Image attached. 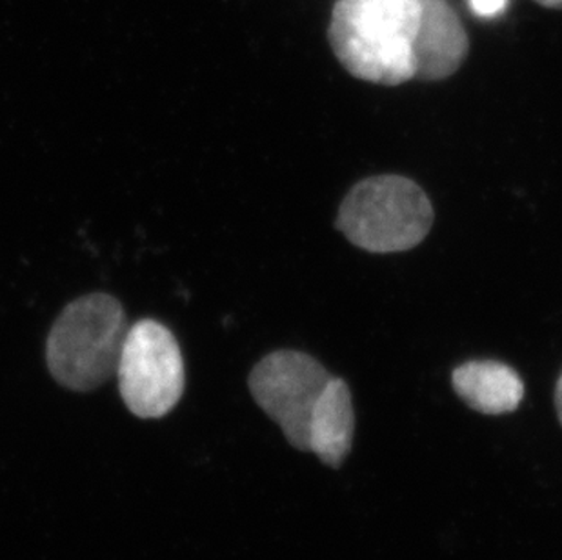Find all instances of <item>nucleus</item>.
<instances>
[{
	"label": "nucleus",
	"instance_id": "6",
	"mask_svg": "<svg viewBox=\"0 0 562 560\" xmlns=\"http://www.w3.org/2000/svg\"><path fill=\"white\" fill-rule=\"evenodd\" d=\"M419 26L414 41V79L439 82L461 68L470 41L456 10L446 0H419Z\"/></svg>",
	"mask_w": 562,
	"mask_h": 560
},
{
	"label": "nucleus",
	"instance_id": "8",
	"mask_svg": "<svg viewBox=\"0 0 562 560\" xmlns=\"http://www.w3.org/2000/svg\"><path fill=\"white\" fill-rule=\"evenodd\" d=\"M353 429L356 413L350 388L342 379L331 377L313 412L308 451L317 455L324 464L339 468L350 453Z\"/></svg>",
	"mask_w": 562,
	"mask_h": 560
},
{
	"label": "nucleus",
	"instance_id": "3",
	"mask_svg": "<svg viewBox=\"0 0 562 560\" xmlns=\"http://www.w3.org/2000/svg\"><path fill=\"white\" fill-rule=\"evenodd\" d=\"M423 188L401 175L361 180L340 204L335 227L370 254H401L419 246L434 226Z\"/></svg>",
	"mask_w": 562,
	"mask_h": 560
},
{
	"label": "nucleus",
	"instance_id": "9",
	"mask_svg": "<svg viewBox=\"0 0 562 560\" xmlns=\"http://www.w3.org/2000/svg\"><path fill=\"white\" fill-rule=\"evenodd\" d=\"M470 10L481 19H495L508 8V0H468Z\"/></svg>",
	"mask_w": 562,
	"mask_h": 560
},
{
	"label": "nucleus",
	"instance_id": "2",
	"mask_svg": "<svg viewBox=\"0 0 562 560\" xmlns=\"http://www.w3.org/2000/svg\"><path fill=\"white\" fill-rule=\"evenodd\" d=\"M127 329L123 304L108 293H91L68 304L46 344L55 381L74 392L102 387L117 373Z\"/></svg>",
	"mask_w": 562,
	"mask_h": 560
},
{
	"label": "nucleus",
	"instance_id": "4",
	"mask_svg": "<svg viewBox=\"0 0 562 560\" xmlns=\"http://www.w3.org/2000/svg\"><path fill=\"white\" fill-rule=\"evenodd\" d=\"M115 376L124 404L133 415L165 417L184 392L181 346L165 324L151 318L138 321L127 329Z\"/></svg>",
	"mask_w": 562,
	"mask_h": 560
},
{
	"label": "nucleus",
	"instance_id": "7",
	"mask_svg": "<svg viewBox=\"0 0 562 560\" xmlns=\"http://www.w3.org/2000/svg\"><path fill=\"white\" fill-rule=\"evenodd\" d=\"M451 384L468 406L486 415L515 412L525 396L519 373L497 360L464 362L451 373Z\"/></svg>",
	"mask_w": 562,
	"mask_h": 560
},
{
	"label": "nucleus",
	"instance_id": "5",
	"mask_svg": "<svg viewBox=\"0 0 562 560\" xmlns=\"http://www.w3.org/2000/svg\"><path fill=\"white\" fill-rule=\"evenodd\" d=\"M329 381L328 370L310 355L281 349L255 366L248 384L255 402L281 426L288 443L308 451L310 423Z\"/></svg>",
	"mask_w": 562,
	"mask_h": 560
},
{
	"label": "nucleus",
	"instance_id": "1",
	"mask_svg": "<svg viewBox=\"0 0 562 560\" xmlns=\"http://www.w3.org/2000/svg\"><path fill=\"white\" fill-rule=\"evenodd\" d=\"M419 0H337L328 37L356 79L398 86L414 79Z\"/></svg>",
	"mask_w": 562,
	"mask_h": 560
},
{
	"label": "nucleus",
	"instance_id": "11",
	"mask_svg": "<svg viewBox=\"0 0 562 560\" xmlns=\"http://www.w3.org/2000/svg\"><path fill=\"white\" fill-rule=\"evenodd\" d=\"M537 4L544 5V8H552V10H562V0H536Z\"/></svg>",
	"mask_w": 562,
	"mask_h": 560
},
{
	"label": "nucleus",
	"instance_id": "10",
	"mask_svg": "<svg viewBox=\"0 0 562 560\" xmlns=\"http://www.w3.org/2000/svg\"><path fill=\"white\" fill-rule=\"evenodd\" d=\"M555 407H558L559 421L562 426V373L559 377L558 387H555Z\"/></svg>",
	"mask_w": 562,
	"mask_h": 560
}]
</instances>
